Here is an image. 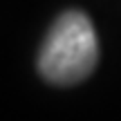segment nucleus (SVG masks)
<instances>
[{
	"label": "nucleus",
	"mask_w": 121,
	"mask_h": 121,
	"mask_svg": "<svg viewBox=\"0 0 121 121\" xmlns=\"http://www.w3.org/2000/svg\"><path fill=\"white\" fill-rule=\"evenodd\" d=\"M99 43L90 18L65 11L56 18L38 52V72L52 85H76L96 67Z\"/></svg>",
	"instance_id": "f257e3e1"
}]
</instances>
